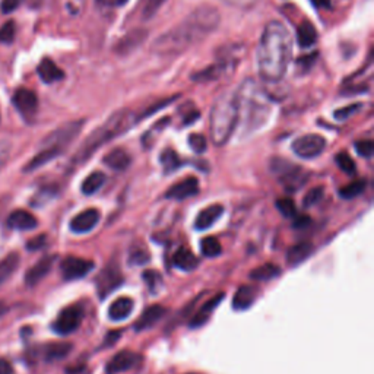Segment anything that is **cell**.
Returning <instances> with one entry per match:
<instances>
[{"label": "cell", "instance_id": "cell-30", "mask_svg": "<svg viewBox=\"0 0 374 374\" xmlns=\"http://www.w3.org/2000/svg\"><path fill=\"white\" fill-rule=\"evenodd\" d=\"M104 183H105V174L101 171H94L84 180V183H82L80 186V190L84 195L91 196L94 195V193L99 192L104 186Z\"/></svg>", "mask_w": 374, "mask_h": 374}, {"label": "cell", "instance_id": "cell-42", "mask_svg": "<svg viewBox=\"0 0 374 374\" xmlns=\"http://www.w3.org/2000/svg\"><path fill=\"white\" fill-rule=\"evenodd\" d=\"M15 34H17V28L15 24L12 21L6 22L2 28H0V43L3 44H10L13 40H15Z\"/></svg>", "mask_w": 374, "mask_h": 374}, {"label": "cell", "instance_id": "cell-9", "mask_svg": "<svg viewBox=\"0 0 374 374\" xmlns=\"http://www.w3.org/2000/svg\"><path fill=\"white\" fill-rule=\"evenodd\" d=\"M82 317H84V312L79 306H71L66 307L60 312L56 321L53 323V330L58 335H71L80 326Z\"/></svg>", "mask_w": 374, "mask_h": 374}, {"label": "cell", "instance_id": "cell-37", "mask_svg": "<svg viewBox=\"0 0 374 374\" xmlns=\"http://www.w3.org/2000/svg\"><path fill=\"white\" fill-rule=\"evenodd\" d=\"M276 210H278L285 218H294L297 215V206L293 199L281 198L276 201Z\"/></svg>", "mask_w": 374, "mask_h": 374}, {"label": "cell", "instance_id": "cell-13", "mask_svg": "<svg viewBox=\"0 0 374 374\" xmlns=\"http://www.w3.org/2000/svg\"><path fill=\"white\" fill-rule=\"evenodd\" d=\"M199 193V182L196 177H187L180 180L178 183L173 185L167 192L165 198L171 201H185L189 198L196 196Z\"/></svg>", "mask_w": 374, "mask_h": 374}, {"label": "cell", "instance_id": "cell-39", "mask_svg": "<svg viewBox=\"0 0 374 374\" xmlns=\"http://www.w3.org/2000/svg\"><path fill=\"white\" fill-rule=\"evenodd\" d=\"M144 281L148 285L151 293H158L162 287V278L157 271H145L144 272Z\"/></svg>", "mask_w": 374, "mask_h": 374}, {"label": "cell", "instance_id": "cell-38", "mask_svg": "<svg viewBox=\"0 0 374 374\" xmlns=\"http://www.w3.org/2000/svg\"><path fill=\"white\" fill-rule=\"evenodd\" d=\"M335 161L338 164V167L343 173L350 174V176L355 174V169H357L355 167V162H354V160L348 154H346V152H339V154L335 157Z\"/></svg>", "mask_w": 374, "mask_h": 374}, {"label": "cell", "instance_id": "cell-1", "mask_svg": "<svg viewBox=\"0 0 374 374\" xmlns=\"http://www.w3.org/2000/svg\"><path fill=\"white\" fill-rule=\"evenodd\" d=\"M219 22L221 15L215 6L201 5L178 25L161 34L152 44V51L164 58L178 56L214 33Z\"/></svg>", "mask_w": 374, "mask_h": 374}, {"label": "cell", "instance_id": "cell-12", "mask_svg": "<svg viewBox=\"0 0 374 374\" xmlns=\"http://www.w3.org/2000/svg\"><path fill=\"white\" fill-rule=\"evenodd\" d=\"M12 101L25 119H31L35 116L38 110V99L34 91L28 88H19L13 94Z\"/></svg>", "mask_w": 374, "mask_h": 374}, {"label": "cell", "instance_id": "cell-6", "mask_svg": "<svg viewBox=\"0 0 374 374\" xmlns=\"http://www.w3.org/2000/svg\"><path fill=\"white\" fill-rule=\"evenodd\" d=\"M291 148H293L297 157L304 160H313L323 154V151L326 149V139L321 135L309 133L297 137Z\"/></svg>", "mask_w": 374, "mask_h": 374}, {"label": "cell", "instance_id": "cell-41", "mask_svg": "<svg viewBox=\"0 0 374 374\" xmlns=\"http://www.w3.org/2000/svg\"><path fill=\"white\" fill-rule=\"evenodd\" d=\"M189 145L190 148L196 152V154H203L207 148V141L203 135L199 133H192L189 136Z\"/></svg>", "mask_w": 374, "mask_h": 374}, {"label": "cell", "instance_id": "cell-18", "mask_svg": "<svg viewBox=\"0 0 374 374\" xmlns=\"http://www.w3.org/2000/svg\"><path fill=\"white\" fill-rule=\"evenodd\" d=\"M223 212H224V206L219 205V203L210 205L207 207H205V210H202L198 214V216L195 219V228L201 230V231L207 230L216 223L219 216L223 215Z\"/></svg>", "mask_w": 374, "mask_h": 374}, {"label": "cell", "instance_id": "cell-43", "mask_svg": "<svg viewBox=\"0 0 374 374\" xmlns=\"http://www.w3.org/2000/svg\"><path fill=\"white\" fill-rule=\"evenodd\" d=\"M167 2V0H146V3L144 6V10H142V17L144 19H149L155 15V13L158 12V9Z\"/></svg>", "mask_w": 374, "mask_h": 374}, {"label": "cell", "instance_id": "cell-2", "mask_svg": "<svg viewBox=\"0 0 374 374\" xmlns=\"http://www.w3.org/2000/svg\"><path fill=\"white\" fill-rule=\"evenodd\" d=\"M293 56V38L280 21L269 22L262 33L257 47V69L265 82H280Z\"/></svg>", "mask_w": 374, "mask_h": 374}, {"label": "cell", "instance_id": "cell-16", "mask_svg": "<svg viewBox=\"0 0 374 374\" xmlns=\"http://www.w3.org/2000/svg\"><path fill=\"white\" fill-rule=\"evenodd\" d=\"M54 260H56V256H46L41 260H38L35 265L26 272L25 284L28 287H35L38 282L43 281L49 275V272L51 271Z\"/></svg>", "mask_w": 374, "mask_h": 374}, {"label": "cell", "instance_id": "cell-29", "mask_svg": "<svg viewBox=\"0 0 374 374\" xmlns=\"http://www.w3.org/2000/svg\"><path fill=\"white\" fill-rule=\"evenodd\" d=\"M297 41H298L300 47H303V49H310L316 44L317 31L312 22L304 21L300 24L298 30H297Z\"/></svg>", "mask_w": 374, "mask_h": 374}, {"label": "cell", "instance_id": "cell-46", "mask_svg": "<svg viewBox=\"0 0 374 374\" xmlns=\"http://www.w3.org/2000/svg\"><path fill=\"white\" fill-rule=\"evenodd\" d=\"M10 151H12V145L9 141H0V170L6 165L10 157Z\"/></svg>", "mask_w": 374, "mask_h": 374}, {"label": "cell", "instance_id": "cell-33", "mask_svg": "<svg viewBox=\"0 0 374 374\" xmlns=\"http://www.w3.org/2000/svg\"><path fill=\"white\" fill-rule=\"evenodd\" d=\"M18 265H19V256L17 253H12L0 262V285L10 278L12 273L17 271Z\"/></svg>", "mask_w": 374, "mask_h": 374}, {"label": "cell", "instance_id": "cell-28", "mask_svg": "<svg viewBox=\"0 0 374 374\" xmlns=\"http://www.w3.org/2000/svg\"><path fill=\"white\" fill-rule=\"evenodd\" d=\"M313 252V244L309 241H301L298 244H294L293 247H289V250L287 253V262L289 265L297 266L301 262L306 260Z\"/></svg>", "mask_w": 374, "mask_h": 374}, {"label": "cell", "instance_id": "cell-36", "mask_svg": "<svg viewBox=\"0 0 374 374\" xmlns=\"http://www.w3.org/2000/svg\"><path fill=\"white\" fill-rule=\"evenodd\" d=\"M366 190V182L364 180H358V182H352L339 189V196L343 199H354L362 195Z\"/></svg>", "mask_w": 374, "mask_h": 374}, {"label": "cell", "instance_id": "cell-26", "mask_svg": "<svg viewBox=\"0 0 374 374\" xmlns=\"http://www.w3.org/2000/svg\"><path fill=\"white\" fill-rule=\"evenodd\" d=\"M173 263H174L176 268H178L180 271H185V272L195 271L199 265L198 257L186 247H180L178 250L174 253Z\"/></svg>", "mask_w": 374, "mask_h": 374}, {"label": "cell", "instance_id": "cell-21", "mask_svg": "<svg viewBox=\"0 0 374 374\" xmlns=\"http://www.w3.org/2000/svg\"><path fill=\"white\" fill-rule=\"evenodd\" d=\"M103 161L107 167H110L114 171H124L130 165L132 158L126 149L116 148L113 151H110Z\"/></svg>", "mask_w": 374, "mask_h": 374}, {"label": "cell", "instance_id": "cell-22", "mask_svg": "<svg viewBox=\"0 0 374 374\" xmlns=\"http://www.w3.org/2000/svg\"><path fill=\"white\" fill-rule=\"evenodd\" d=\"M8 226L10 228H17V230H21V231H28V230H33V228H35L38 226V221L28 211L18 210V211H13L9 215Z\"/></svg>", "mask_w": 374, "mask_h": 374}, {"label": "cell", "instance_id": "cell-23", "mask_svg": "<svg viewBox=\"0 0 374 374\" xmlns=\"http://www.w3.org/2000/svg\"><path fill=\"white\" fill-rule=\"evenodd\" d=\"M257 296V289L250 285H243L237 289L232 298V307L234 310H247L255 303Z\"/></svg>", "mask_w": 374, "mask_h": 374}, {"label": "cell", "instance_id": "cell-15", "mask_svg": "<svg viewBox=\"0 0 374 374\" xmlns=\"http://www.w3.org/2000/svg\"><path fill=\"white\" fill-rule=\"evenodd\" d=\"M101 214L99 210L95 207H90V210H85L79 212L72 221H71V230L76 234H85L92 231L100 223Z\"/></svg>", "mask_w": 374, "mask_h": 374}, {"label": "cell", "instance_id": "cell-19", "mask_svg": "<svg viewBox=\"0 0 374 374\" xmlns=\"http://www.w3.org/2000/svg\"><path fill=\"white\" fill-rule=\"evenodd\" d=\"M135 307V301L130 297H120L112 303L108 309V317L113 322H123L132 314Z\"/></svg>", "mask_w": 374, "mask_h": 374}, {"label": "cell", "instance_id": "cell-35", "mask_svg": "<svg viewBox=\"0 0 374 374\" xmlns=\"http://www.w3.org/2000/svg\"><path fill=\"white\" fill-rule=\"evenodd\" d=\"M201 250L202 255L206 257H218L223 253V246L215 237H205L201 241Z\"/></svg>", "mask_w": 374, "mask_h": 374}, {"label": "cell", "instance_id": "cell-17", "mask_svg": "<svg viewBox=\"0 0 374 374\" xmlns=\"http://www.w3.org/2000/svg\"><path fill=\"white\" fill-rule=\"evenodd\" d=\"M146 37H148V31H145L142 28L133 30L119 41V43L114 46V51L121 54V56H126V54L132 53L133 50L139 47L146 40Z\"/></svg>", "mask_w": 374, "mask_h": 374}, {"label": "cell", "instance_id": "cell-56", "mask_svg": "<svg viewBox=\"0 0 374 374\" xmlns=\"http://www.w3.org/2000/svg\"><path fill=\"white\" fill-rule=\"evenodd\" d=\"M189 374H198V373H189Z\"/></svg>", "mask_w": 374, "mask_h": 374}, {"label": "cell", "instance_id": "cell-40", "mask_svg": "<svg viewBox=\"0 0 374 374\" xmlns=\"http://www.w3.org/2000/svg\"><path fill=\"white\" fill-rule=\"evenodd\" d=\"M323 195H325V187L323 186L313 187L312 190H309L307 195L304 196L303 205L306 206V207H312V206L317 205L318 202H321L323 199Z\"/></svg>", "mask_w": 374, "mask_h": 374}, {"label": "cell", "instance_id": "cell-8", "mask_svg": "<svg viewBox=\"0 0 374 374\" xmlns=\"http://www.w3.org/2000/svg\"><path fill=\"white\" fill-rule=\"evenodd\" d=\"M271 170L289 189H296L303 183V169L284 158H273L271 161Z\"/></svg>", "mask_w": 374, "mask_h": 374}, {"label": "cell", "instance_id": "cell-45", "mask_svg": "<svg viewBox=\"0 0 374 374\" xmlns=\"http://www.w3.org/2000/svg\"><path fill=\"white\" fill-rule=\"evenodd\" d=\"M355 151L358 155H362L363 158H371L373 152H374V144L373 141H358L355 142Z\"/></svg>", "mask_w": 374, "mask_h": 374}, {"label": "cell", "instance_id": "cell-54", "mask_svg": "<svg viewBox=\"0 0 374 374\" xmlns=\"http://www.w3.org/2000/svg\"><path fill=\"white\" fill-rule=\"evenodd\" d=\"M314 58H316V54H310V56H306V58H300L298 65L300 66H304V69H306V71H309L310 66L314 63Z\"/></svg>", "mask_w": 374, "mask_h": 374}, {"label": "cell", "instance_id": "cell-7", "mask_svg": "<svg viewBox=\"0 0 374 374\" xmlns=\"http://www.w3.org/2000/svg\"><path fill=\"white\" fill-rule=\"evenodd\" d=\"M82 126H84V121L78 120V121H69L63 126L58 128L54 132H51L43 142L44 148H56L60 149L62 152L65 148L71 144L75 137L79 135Z\"/></svg>", "mask_w": 374, "mask_h": 374}, {"label": "cell", "instance_id": "cell-3", "mask_svg": "<svg viewBox=\"0 0 374 374\" xmlns=\"http://www.w3.org/2000/svg\"><path fill=\"white\" fill-rule=\"evenodd\" d=\"M139 120H142L141 113H135L129 108H123L120 112H116L114 114L110 116L101 126L96 128L78 148L75 155L71 160V169H75L78 165L87 162L103 145L112 142L117 136L130 130Z\"/></svg>", "mask_w": 374, "mask_h": 374}, {"label": "cell", "instance_id": "cell-14", "mask_svg": "<svg viewBox=\"0 0 374 374\" xmlns=\"http://www.w3.org/2000/svg\"><path fill=\"white\" fill-rule=\"evenodd\" d=\"M137 363H139V355L133 351L123 350L117 352L105 366L107 374H120L133 368Z\"/></svg>", "mask_w": 374, "mask_h": 374}, {"label": "cell", "instance_id": "cell-31", "mask_svg": "<svg viewBox=\"0 0 374 374\" xmlns=\"http://www.w3.org/2000/svg\"><path fill=\"white\" fill-rule=\"evenodd\" d=\"M281 273V268L273 265V263H265L250 272V278L255 281H269L276 278Z\"/></svg>", "mask_w": 374, "mask_h": 374}, {"label": "cell", "instance_id": "cell-5", "mask_svg": "<svg viewBox=\"0 0 374 374\" xmlns=\"http://www.w3.org/2000/svg\"><path fill=\"white\" fill-rule=\"evenodd\" d=\"M239 123V107L234 92H227L214 103L210 114L211 141L216 146L226 145Z\"/></svg>", "mask_w": 374, "mask_h": 374}, {"label": "cell", "instance_id": "cell-51", "mask_svg": "<svg viewBox=\"0 0 374 374\" xmlns=\"http://www.w3.org/2000/svg\"><path fill=\"white\" fill-rule=\"evenodd\" d=\"M96 2L104 8H117V6H123L128 0H96Z\"/></svg>", "mask_w": 374, "mask_h": 374}, {"label": "cell", "instance_id": "cell-47", "mask_svg": "<svg viewBox=\"0 0 374 374\" xmlns=\"http://www.w3.org/2000/svg\"><path fill=\"white\" fill-rule=\"evenodd\" d=\"M224 2L239 9H250L259 2V0H224Z\"/></svg>", "mask_w": 374, "mask_h": 374}, {"label": "cell", "instance_id": "cell-10", "mask_svg": "<svg viewBox=\"0 0 374 374\" xmlns=\"http://www.w3.org/2000/svg\"><path fill=\"white\" fill-rule=\"evenodd\" d=\"M123 282V275L117 263L112 262L100 272L99 278H96V289L101 298L112 294L116 288L120 287Z\"/></svg>", "mask_w": 374, "mask_h": 374}, {"label": "cell", "instance_id": "cell-49", "mask_svg": "<svg viewBox=\"0 0 374 374\" xmlns=\"http://www.w3.org/2000/svg\"><path fill=\"white\" fill-rule=\"evenodd\" d=\"M46 243H47V237H46V235H38V237L30 240V243L26 244V248H28V250L35 252V250H40L41 247H44Z\"/></svg>", "mask_w": 374, "mask_h": 374}, {"label": "cell", "instance_id": "cell-53", "mask_svg": "<svg viewBox=\"0 0 374 374\" xmlns=\"http://www.w3.org/2000/svg\"><path fill=\"white\" fill-rule=\"evenodd\" d=\"M0 374H15L13 373L12 364L8 362V359L0 358Z\"/></svg>", "mask_w": 374, "mask_h": 374}, {"label": "cell", "instance_id": "cell-34", "mask_svg": "<svg viewBox=\"0 0 374 374\" xmlns=\"http://www.w3.org/2000/svg\"><path fill=\"white\" fill-rule=\"evenodd\" d=\"M71 351H72L71 343H50L46 348V358L49 359V362L62 359Z\"/></svg>", "mask_w": 374, "mask_h": 374}, {"label": "cell", "instance_id": "cell-11", "mask_svg": "<svg viewBox=\"0 0 374 374\" xmlns=\"http://www.w3.org/2000/svg\"><path fill=\"white\" fill-rule=\"evenodd\" d=\"M94 269V262L78 256H67L60 263V271L66 281H75L87 276Z\"/></svg>", "mask_w": 374, "mask_h": 374}, {"label": "cell", "instance_id": "cell-52", "mask_svg": "<svg viewBox=\"0 0 374 374\" xmlns=\"http://www.w3.org/2000/svg\"><path fill=\"white\" fill-rule=\"evenodd\" d=\"M294 227L296 228H304L310 224V218L307 215H301V216H294Z\"/></svg>", "mask_w": 374, "mask_h": 374}, {"label": "cell", "instance_id": "cell-50", "mask_svg": "<svg viewBox=\"0 0 374 374\" xmlns=\"http://www.w3.org/2000/svg\"><path fill=\"white\" fill-rule=\"evenodd\" d=\"M22 2L24 0H3L2 5H0V9H2L3 13H12L22 5Z\"/></svg>", "mask_w": 374, "mask_h": 374}, {"label": "cell", "instance_id": "cell-48", "mask_svg": "<svg viewBox=\"0 0 374 374\" xmlns=\"http://www.w3.org/2000/svg\"><path fill=\"white\" fill-rule=\"evenodd\" d=\"M149 260V255L146 253V250H135L130 256V262L133 265H144Z\"/></svg>", "mask_w": 374, "mask_h": 374}, {"label": "cell", "instance_id": "cell-4", "mask_svg": "<svg viewBox=\"0 0 374 374\" xmlns=\"http://www.w3.org/2000/svg\"><path fill=\"white\" fill-rule=\"evenodd\" d=\"M239 107V121L248 130L259 129L271 113V96L259 82L248 78L234 92Z\"/></svg>", "mask_w": 374, "mask_h": 374}, {"label": "cell", "instance_id": "cell-25", "mask_svg": "<svg viewBox=\"0 0 374 374\" xmlns=\"http://www.w3.org/2000/svg\"><path fill=\"white\" fill-rule=\"evenodd\" d=\"M224 294H218L214 298H211L210 301H206L203 306L198 310V313L193 316L192 322H190V328H201L203 326L207 321H210L211 314L214 313V310L218 307V304L223 301Z\"/></svg>", "mask_w": 374, "mask_h": 374}, {"label": "cell", "instance_id": "cell-44", "mask_svg": "<svg viewBox=\"0 0 374 374\" xmlns=\"http://www.w3.org/2000/svg\"><path fill=\"white\" fill-rule=\"evenodd\" d=\"M362 107H363V104H359V103L351 104V105H346V107H343V108L337 110L334 116H335L337 120H346L348 117H351L352 114H355L357 112H359V110H362Z\"/></svg>", "mask_w": 374, "mask_h": 374}, {"label": "cell", "instance_id": "cell-55", "mask_svg": "<svg viewBox=\"0 0 374 374\" xmlns=\"http://www.w3.org/2000/svg\"><path fill=\"white\" fill-rule=\"evenodd\" d=\"M310 2L317 9H326L330 6V0H310Z\"/></svg>", "mask_w": 374, "mask_h": 374}, {"label": "cell", "instance_id": "cell-20", "mask_svg": "<svg viewBox=\"0 0 374 374\" xmlns=\"http://www.w3.org/2000/svg\"><path fill=\"white\" fill-rule=\"evenodd\" d=\"M165 313V309L162 306H160V304H154V306H149L142 314L141 317L137 318V322L135 323V330L136 332H142V330H146L152 326H155L160 318L164 316Z\"/></svg>", "mask_w": 374, "mask_h": 374}, {"label": "cell", "instance_id": "cell-32", "mask_svg": "<svg viewBox=\"0 0 374 374\" xmlns=\"http://www.w3.org/2000/svg\"><path fill=\"white\" fill-rule=\"evenodd\" d=\"M160 162L162 165L164 171L167 173V174L178 170L180 165H182V160H180L177 152L174 149H171V148H169V149H165V151L161 152Z\"/></svg>", "mask_w": 374, "mask_h": 374}, {"label": "cell", "instance_id": "cell-24", "mask_svg": "<svg viewBox=\"0 0 374 374\" xmlns=\"http://www.w3.org/2000/svg\"><path fill=\"white\" fill-rule=\"evenodd\" d=\"M37 71H38V76L44 82V84H54V82H59L65 78L62 69L50 59H44L43 62H41L38 65Z\"/></svg>", "mask_w": 374, "mask_h": 374}, {"label": "cell", "instance_id": "cell-27", "mask_svg": "<svg viewBox=\"0 0 374 374\" xmlns=\"http://www.w3.org/2000/svg\"><path fill=\"white\" fill-rule=\"evenodd\" d=\"M62 154L60 149H56V148H43L41 149L38 154L25 165L24 171L25 173H30V171H35L37 169L43 167V165H46L47 162L53 161L56 157H59Z\"/></svg>", "mask_w": 374, "mask_h": 374}]
</instances>
